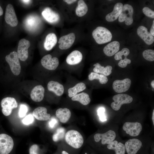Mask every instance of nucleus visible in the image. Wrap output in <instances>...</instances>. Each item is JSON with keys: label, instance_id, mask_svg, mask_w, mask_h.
<instances>
[{"label": "nucleus", "instance_id": "nucleus-43", "mask_svg": "<svg viewBox=\"0 0 154 154\" xmlns=\"http://www.w3.org/2000/svg\"><path fill=\"white\" fill-rule=\"evenodd\" d=\"M77 0H64L63 1L66 2L68 4H70L76 1Z\"/></svg>", "mask_w": 154, "mask_h": 154}, {"label": "nucleus", "instance_id": "nucleus-37", "mask_svg": "<svg viewBox=\"0 0 154 154\" xmlns=\"http://www.w3.org/2000/svg\"><path fill=\"white\" fill-rule=\"evenodd\" d=\"M105 112V109L103 107L99 108L97 111L98 115L100 119L102 121H104L106 120Z\"/></svg>", "mask_w": 154, "mask_h": 154}, {"label": "nucleus", "instance_id": "nucleus-21", "mask_svg": "<svg viewBox=\"0 0 154 154\" xmlns=\"http://www.w3.org/2000/svg\"><path fill=\"white\" fill-rule=\"evenodd\" d=\"M56 115L60 122L65 123L70 119L71 113L70 110L67 108H59L56 110Z\"/></svg>", "mask_w": 154, "mask_h": 154}, {"label": "nucleus", "instance_id": "nucleus-15", "mask_svg": "<svg viewBox=\"0 0 154 154\" xmlns=\"http://www.w3.org/2000/svg\"><path fill=\"white\" fill-rule=\"evenodd\" d=\"M75 39V35L72 33L62 36L60 38L58 41L59 48L61 50L69 48L73 44Z\"/></svg>", "mask_w": 154, "mask_h": 154}, {"label": "nucleus", "instance_id": "nucleus-6", "mask_svg": "<svg viewBox=\"0 0 154 154\" xmlns=\"http://www.w3.org/2000/svg\"><path fill=\"white\" fill-rule=\"evenodd\" d=\"M112 99L114 102L111 104L112 108L114 110H119L122 105L131 103L133 100V98L129 95L119 94L113 96Z\"/></svg>", "mask_w": 154, "mask_h": 154}, {"label": "nucleus", "instance_id": "nucleus-23", "mask_svg": "<svg viewBox=\"0 0 154 154\" xmlns=\"http://www.w3.org/2000/svg\"><path fill=\"white\" fill-rule=\"evenodd\" d=\"M123 7L122 3H118L115 5L113 11L106 17V19L108 22H113L116 20L121 13Z\"/></svg>", "mask_w": 154, "mask_h": 154}, {"label": "nucleus", "instance_id": "nucleus-19", "mask_svg": "<svg viewBox=\"0 0 154 154\" xmlns=\"http://www.w3.org/2000/svg\"><path fill=\"white\" fill-rule=\"evenodd\" d=\"M33 114L35 118L40 121H47L50 117V114L47 113V109L42 106L38 107L35 109Z\"/></svg>", "mask_w": 154, "mask_h": 154}, {"label": "nucleus", "instance_id": "nucleus-30", "mask_svg": "<svg viewBox=\"0 0 154 154\" xmlns=\"http://www.w3.org/2000/svg\"><path fill=\"white\" fill-rule=\"evenodd\" d=\"M78 3V5L76 9V13L78 16L82 17L87 13L88 7L83 0H79Z\"/></svg>", "mask_w": 154, "mask_h": 154}, {"label": "nucleus", "instance_id": "nucleus-48", "mask_svg": "<svg viewBox=\"0 0 154 154\" xmlns=\"http://www.w3.org/2000/svg\"><path fill=\"white\" fill-rule=\"evenodd\" d=\"M151 84L153 88H154V80L152 81L151 82Z\"/></svg>", "mask_w": 154, "mask_h": 154}, {"label": "nucleus", "instance_id": "nucleus-4", "mask_svg": "<svg viewBox=\"0 0 154 154\" xmlns=\"http://www.w3.org/2000/svg\"><path fill=\"white\" fill-rule=\"evenodd\" d=\"M117 133L113 129H111L103 133H97L94 136V141L100 143L102 145H107L116 139Z\"/></svg>", "mask_w": 154, "mask_h": 154}, {"label": "nucleus", "instance_id": "nucleus-45", "mask_svg": "<svg viewBox=\"0 0 154 154\" xmlns=\"http://www.w3.org/2000/svg\"><path fill=\"white\" fill-rule=\"evenodd\" d=\"M3 10L2 7L0 6V16L2 15L3 14Z\"/></svg>", "mask_w": 154, "mask_h": 154}, {"label": "nucleus", "instance_id": "nucleus-11", "mask_svg": "<svg viewBox=\"0 0 154 154\" xmlns=\"http://www.w3.org/2000/svg\"><path fill=\"white\" fill-rule=\"evenodd\" d=\"M30 45V41L25 38H22L19 41L17 53L19 59L21 61H24L27 59L29 56L28 49Z\"/></svg>", "mask_w": 154, "mask_h": 154}, {"label": "nucleus", "instance_id": "nucleus-17", "mask_svg": "<svg viewBox=\"0 0 154 154\" xmlns=\"http://www.w3.org/2000/svg\"><path fill=\"white\" fill-rule=\"evenodd\" d=\"M44 88L42 86H36L32 90L30 94V97L34 101L40 102L44 98Z\"/></svg>", "mask_w": 154, "mask_h": 154}, {"label": "nucleus", "instance_id": "nucleus-18", "mask_svg": "<svg viewBox=\"0 0 154 154\" xmlns=\"http://www.w3.org/2000/svg\"><path fill=\"white\" fill-rule=\"evenodd\" d=\"M42 14L44 18L50 23H56L59 20L60 17L58 14L50 8H45L42 11Z\"/></svg>", "mask_w": 154, "mask_h": 154}, {"label": "nucleus", "instance_id": "nucleus-31", "mask_svg": "<svg viewBox=\"0 0 154 154\" xmlns=\"http://www.w3.org/2000/svg\"><path fill=\"white\" fill-rule=\"evenodd\" d=\"M88 79L90 80L98 79L100 84H105L108 81L107 77L105 76L94 72H91L88 75Z\"/></svg>", "mask_w": 154, "mask_h": 154}, {"label": "nucleus", "instance_id": "nucleus-39", "mask_svg": "<svg viewBox=\"0 0 154 154\" xmlns=\"http://www.w3.org/2000/svg\"><path fill=\"white\" fill-rule=\"evenodd\" d=\"M127 55L124 56V59L121 60L118 63L119 66L121 68H125L127 66L128 64H129L131 63V60L127 58Z\"/></svg>", "mask_w": 154, "mask_h": 154}, {"label": "nucleus", "instance_id": "nucleus-46", "mask_svg": "<svg viewBox=\"0 0 154 154\" xmlns=\"http://www.w3.org/2000/svg\"><path fill=\"white\" fill-rule=\"evenodd\" d=\"M22 1L26 4H28L30 2V0H22Z\"/></svg>", "mask_w": 154, "mask_h": 154}, {"label": "nucleus", "instance_id": "nucleus-49", "mask_svg": "<svg viewBox=\"0 0 154 154\" xmlns=\"http://www.w3.org/2000/svg\"></svg>", "mask_w": 154, "mask_h": 154}, {"label": "nucleus", "instance_id": "nucleus-13", "mask_svg": "<svg viewBox=\"0 0 154 154\" xmlns=\"http://www.w3.org/2000/svg\"><path fill=\"white\" fill-rule=\"evenodd\" d=\"M42 66L45 68L51 70H55L58 66L59 61L56 57L52 58V56L48 54L44 56L41 60Z\"/></svg>", "mask_w": 154, "mask_h": 154}, {"label": "nucleus", "instance_id": "nucleus-22", "mask_svg": "<svg viewBox=\"0 0 154 154\" xmlns=\"http://www.w3.org/2000/svg\"><path fill=\"white\" fill-rule=\"evenodd\" d=\"M47 88L49 91L53 92L58 96H62L64 92V88L63 86L56 81H49L47 84Z\"/></svg>", "mask_w": 154, "mask_h": 154}, {"label": "nucleus", "instance_id": "nucleus-35", "mask_svg": "<svg viewBox=\"0 0 154 154\" xmlns=\"http://www.w3.org/2000/svg\"><path fill=\"white\" fill-rule=\"evenodd\" d=\"M28 111L27 106L24 104H21L20 106L19 111V116L20 117H23L25 116Z\"/></svg>", "mask_w": 154, "mask_h": 154}, {"label": "nucleus", "instance_id": "nucleus-7", "mask_svg": "<svg viewBox=\"0 0 154 154\" xmlns=\"http://www.w3.org/2000/svg\"><path fill=\"white\" fill-rule=\"evenodd\" d=\"M13 146V141L11 136L5 133L0 134V154H9Z\"/></svg>", "mask_w": 154, "mask_h": 154}, {"label": "nucleus", "instance_id": "nucleus-44", "mask_svg": "<svg viewBox=\"0 0 154 154\" xmlns=\"http://www.w3.org/2000/svg\"><path fill=\"white\" fill-rule=\"evenodd\" d=\"M152 120L153 125H154V110H153L152 116Z\"/></svg>", "mask_w": 154, "mask_h": 154}, {"label": "nucleus", "instance_id": "nucleus-47", "mask_svg": "<svg viewBox=\"0 0 154 154\" xmlns=\"http://www.w3.org/2000/svg\"><path fill=\"white\" fill-rule=\"evenodd\" d=\"M61 154H69L66 151H62Z\"/></svg>", "mask_w": 154, "mask_h": 154}, {"label": "nucleus", "instance_id": "nucleus-24", "mask_svg": "<svg viewBox=\"0 0 154 154\" xmlns=\"http://www.w3.org/2000/svg\"><path fill=\"white\" fill-rule=\"evenodd\" d=\"M119 47V43L117 41H114L106 45L104 48L103 51L106 56H111L118 52Z\"/></svg>", "mask_w": 154, "mask_h": 154}, {"label": "nucleus", "instance_id": "nucleus-16", "mask_svg": "<svg viewBox=\"0 0 154 154\" xmlns=\"http://www.w3.org/2000/svg\"><path fill=\"white\" fill-rule=\"evenodd\" d=\"M137 33L147 44L151 45L154 42V36L148 31L145 27L143 26H139L137 29Z\"/></svg>", "mask_w": 154, "mask_h": 154}, {"label": "nucleus", "instance_id": "nucleus-2", "mask_svg": "<svg viewBox=\"0 0 154 154\" xmlns=\"http://www.w3.org/2000/svg\"><path fill=\"white\" fill-rule=\"evenodd\" d=\"M92 35L96 42L99 44L110 42L112 38L111 32L107 28L101 26L95 29L92 32Z\"/></svg>", "mask_w": 154, "mask_h": 154}, {"label": "nucleus", "instance_id": "nucleus-12", "mask_svg": "<svg viewBox=\"0 0 154 154\" xmlns=\"http://www.w3.org/2000/svg\"><path fill=\"white\" fill-rule=\"evenodd\" d=\"M5 19L6 23L11 27H16L18 24L17 17L14 7L11 4H8L6 7Z\"/></svg>", "mask_w": 154, "mask_h": 154}, {"label": "nucleus", "instance_id": "nucleus-9", "mask_svg": "<svg viewBox=\"0 0 154 154\" xmlns=\"http://www.w3.org/2000/svg\"><path fill=\"white\" fill-rule=\"evenodd\" d=\"M133 9L131 5L127 4H125L123 6L122 11L119 17V21L121 23L125 21L126 25H131L133 21Z\"/></svg>", "mask_w": 154, "mask_h": 154}, {"label": "nucleus", "instance_id": "nucleus-36", "mask_svg": "<svg viewBox=\"0 0 154 154\" xmlns=\"http://www.w3.org/2000/svg\"><path fill=\"white\" fill-rule=\"evenodd\" d=\"M34 121V116L32 114H29L23 119L22 122L24 124L27 125L32 123Z\"/></svg>", "mask_w": 154, "mask_h": 154}, {"label": "nucleus", "instance_id": "nucleus-5", "mask_svg": "<svg viewBox=\"0 0 154 154\" xmlns=\"http://www.w3.org/2000/svg\"><path fill=\"white\" fill-rule=\"evenodd\" d=\"M17 52L15 51L11 52L6 55L5 59L8 64L12 73L15 76L20 74L21 67Z\"/></svg>", "mask_w": 154, "mask_h": 154}, {"label": "nucleus", "instance_id": "nucleus-10", "mask_svg": "<svg viewBox=\"0 0 154 154\" xmlns=\"http://www.w3.org/2000/svg\"><path fill=\"white\" fill-rule=\"evenodd\" d=\"M1 105L2 108V113L6 116L10 115L12 110L18 106V104L15 99L11 97L3 98L1 101Z\"/></svg>", "mask_w": 154, "mask_h": 154}, {"label": "nucleus", "instance_id": "nucleus-32", "mask_svg": "<svg viewBox=\"0 0 154 154\" xmlns=\"http://www.w3.org/2000/svg\"><path fill=\"white\" fill-rule=\"evenodd\" d=\"M66 133V130L63 127L58 128L52 135V139L53 141L57 142L62 140L64 138Z\"/></svg>", "mask_w": 154, "mask_h": 154}, {"label": "nucleus", "instance_id": "nucleus-1", "mask_svg": "<svg viewBox=\"0 0 154 154\" xmlns=\"http://www.w3.org/2000/svg\"><path fill=\"white\" fill-rule=\"evenodd\" d=\"M64 139L68 145L76 149L80 148L84 142V138L81 134L78 131L74 129L67 131Z\"/></svg>", "mask_w": 154, "mask_h": 154}, {"label": "nucleus", "instance_id": "nucleus-14", "mask_svg": "<svg viewBox=\"0 0 154 154\" xmlns=\"http://www.w3.org/2000/svg\"><path fill=\"white\" fill-rule=\"evenodd\" d=\"M131 84L130 79L125 78L121 80H116L114 81L112 87L114 91L117 93L125 92L129 88Z\"/></svg>", "mask_w": 154, "mask_h": 154}, {"label": "nucleus", "instance_id": "nucleus-27", "mask_svg": "<svg viewBox=\"0 0 154 154\" xmlns=\"http://www.w3.org/2000/svg\"><path fill=\"white\" fill-rule=\"evenodd\" d=\"M93 66L95 67L93 68V70L95 73L108 76L112 72V68L110 65H108L104 67L101 66L99 63H97L94 64Z\"/></svg>", "mask_w": 154, "mask_h": 154}, {"label": "nucleus", "instance_id": "nucleus-38", "mask_svg": "<svg viewBox=\"0 0 154 154\" xmlns=\"http://www.w3.org/2000/svg\"><path fill=\"white\" fill-rule=\"evenodd\" d=\"M143 13L147 16L152 18H154V11L147 7H145L143 9Z\"/></svg>", "mask_w": 154, "mask_h": 154}, {"label": "nucleus", "instance_id": "nucleus-25", "mask_svg": "<svg viewBox=\"0 0 154 154\" xmlns=\"http://www.w3.org/2000/svg\"><path fill=\"white\" fill-rule=\"evenodd\" d=\"M82 55L79 51L75 50L72 52L67 56L66 61L70 65H74L79 63L82 60Z\"/></svg>", "mask_w": 154, "mask_h": 154}, {"label": "nucleus", "instance_id": "nucleus-3", "mask_svg": "<svg viewBox=\"0 0 154 154\" xmlns=\"http://www.w3.org/2000/svg\"><path fill=\"white\" fill-rule=\"evenodd\" d=\"M123 130L128 136L133 137L138 136L143 129L141 123L139 121L125 122L122 126Z\"/></svg>", "mask_w": 154, "mask_h": 154}, {"label": "nucleus", "instance_id": "nucleus-40", "mask_svg": "<svg viewBox=\"0 0 154 154\" xmlns=\"http://www.w3.org/2000/svg\"><path fill=\"white\" fill-rule=\"evenodd\" d=\"M38 149L39 147L37 145H32L29 149V154H38L37 152Z\"/></svg>", "mask_w": 154, "mask_h": 154}, {"label": "nucleus", "instance_id": "nucleus-42", "mask_svg": "<svg viewBox=\"0 0 154 154\" xmlns=\"http://www.w3.org/2000/svg\"><path fill=\"white\" fill-rule=\"evenodd\" d=\"M154 20L153 21V23L152 26L150 30V33L153 36H154Z\"/></svg>", "mask_w": 154, "mask_h": 154}, {"label": "nucleus", "instance_id": "nucleus-28", "mask_svg": "<svg viewBox=\"0 0 154 154\" xmlns=\"http://www.w3.org/2000/svg\"><path fill=\"white\" fill-rule=\"evenodd\" d=\"M71 99L73 101L78 102L85 106L89 104L91 101L89 95L84 92L76 94L72 97Z\"/></svg>", "mask_w": 154, "mask_h": 154}, {"label": "nucleus", "instance_id": "nucleus-33", "mask_svg": "<svg viewBox=\"0 0 154 154\" xmlns=\"http://www.w3.org/2000/svg\"><path fill=\"white\" fill-rule=\"evenodd\" d=\"M143 56L146 60L153 61L154 60V51L153 50L148 49L145 50L143 52Z\"/></svg>", "mask_w": 154, "mask_h": 154}, {"label": "nucleus", "instance_id": "nucleus-20", "mask_svg": "<svg viewBox=\"0 0 154 154\" xmlns=\"http://www.w3.org/2000/svg\"><path fill=\"white\" fill-rule=\"evenodd\" d=\"M107 148L114 150L115 154H125L126 152L124 144L117 139L107 145Z\"/></svg>", "mask_w": 154, "mask_h": 154}, {"label": "nucleus", "instance_id": "nucleus-29", "mask_svg": "<svg viewBox=\"0 0 154 154\" xmlns=\"http://www.w3.org/2000/svg\"><path fill=\"white\" fill-rule=\"evenodd\" d=\"M86 88L85 84L81 82L78 83L74 86L68 90V96L70 98L72 97L77 94L84 90Z\"/></svg>", "mask_w": 154, "mask_h": 154}, {"label": "nucleus", "instance_id": "nucleus-41", "mask_svg": "<svg viewBox=\"0 0 154 154\" xmlns=\"http://www.w3.org/2000/svg\"><path fill=\"white\" fill-rule=\"evenodd\" d=\"M58 123L57 119L55 118H52L48 122V126L51 129H53L56 126Z\"/></svg>", "mask_w": 154, "mask_h": 154}, {"label": "nucleus", "instance_id": "nucleus-26", "mask_svg": "<svg viewBox=\"0 0 154 154\" xmlns=\"http://www.w3.org/2000/svg\"><path fill=\"white\" fill-rule=\"evenodd\" d=\"M57 38L56 35L53 33L48 34L46 37L44 43V47L47 50H50L56 44Z\"/></svg>", "mask_w": 154, "mask_h": 154}, {"label": "nucleus", "instance_id": "nucleus-34", "mask_svg": "<svg viewBox=\"0 0 154 154\" xmlns=\"http://www.w3.org/2000/svg\"><path fill=\"white\" fill-rule=\"evenodd\" d=\"M130 53L129 50L127 48H124L122 49L121 51L117 52L115 54L114 59L116 60H122L123 56H128Z\"/></svg>", "mask_w": 154, "mask_h": 154}, {"label": "nucleus", "instance_id": "nucleus-8", "mask_svg": "<svg viewBox=\"0 0 154 154\" xmlns=\"http://www.w3.org/2000/svg\"><path fill=\"white\" fill-rule=\"evenodd\" d=\"M141 139L133 138L128 140L124 143L125 151L127 154H137L143 145Z\"/></svg>", "mask_w": 154, "mask_h": 154}]
</instances>
